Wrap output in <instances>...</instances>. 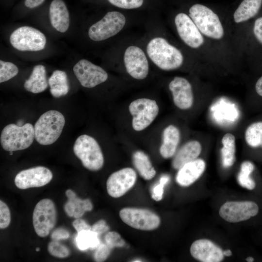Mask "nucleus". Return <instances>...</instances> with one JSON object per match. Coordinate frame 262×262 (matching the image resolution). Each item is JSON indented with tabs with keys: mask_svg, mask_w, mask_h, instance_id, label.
<instances>
[{
	"mask_svg": "<svg viewBox=\"0 0 262 262\" xmlns=\"http://www.w3.org/2000/svg\"><path fill=\"white\" fill-rule=\"evenodd\" d=\"M48 85L45 67L38 65L34 66L29 78L24 82V87L27 91L36 94L45 91Z\"/></svg>",
	"mask_w": 262,
	"mask_h": 262,
	"instance_id": "nucleus-23",
	"label": "nucleus"
},
{
	"mask_svg": "<svg viewBox=\"0 0 262 262\" xmlns=\"http://www.w3.org/2000/svg\"><path fill=\"white\" fill-rule=\"evenodd\" d=\"M126 22V17L122 13L118 11L108 12L100 20L90 27L88 36L95 41L105 40L119 33Z\"/></svg>",
	"mask_w": 262,
	"mask_h": 262,
	"instance_id": "nucleus-6",
	"label": "nucleus"
},
{
	"mask_svg": "<svg viewBox=\"0 0 262 262\" xmlns=\"http://www.w3.org/2000/svg\"><path fill=\"white\" fill-rule=\"evenodd\" d=\"M46 0H24V6L28 9H34L41 6Z\"/></svg>",
	"mask_w": 262,
	"mask_h": 262,
	"instance_id": "nucleus-43",
	"label": "nucleus"
},
{
	"mask_svg": "<svg viewBox=\"0 0 262 262\" xmlns=\"http://www.w3.org/2000/svg\"><path fill=\"white\" fill-rule=\"evenodd\" d=\"M180 133L179 129L174 125H169L163 131L162 143L160 147L161 155L164 159L173 156L180 143Z\"/></svg>",
	"mask_w": 262,
	"mask_h": 262,
	"instance_id": "nucleus-22",
	"label": "nucleus"
},
{
	"mask_svg": "<svg viewBox=\"0 0 262 262\" xmlns=\"http://www.w3.org/2000/svg\"><path fill=\"white\" fill-rule=\"evenodd\" d=\"M72 225L78 233L84 230H91L92 228L83 219L80 218H76Z\"/></svg>",
	"mask_w": 262,
	"mask_h": 262,
	"instance_id": "nucleus-42",
	"label": "nucleus"
},
{
	"mask_svg": "<svg viewBox=\"0 0 262 262\" xmlns=\"http://www.w3.org/2000/svg\"><path fill=\"white\" fill-rule=\"evenodd\" d=\"M202 151L200 143L196 140L186 142L175 154L172 166L179 169L185 164L197 159Z\"/></svg>",
	"mask_w": 262,
	"mask_h": 262,
	"instance_id": "nucleus-21",
	"label": "nucleus"
},
{
	"mask_svg": "<svg viewBox=\"0 0 262 262\" xmlns=\"http://www.w3.org/2000/svg\"><path fill=\"white\" fill-rule=\"evenodd\" d=\"M111 248L106 243L100 244L94 254V259L96 262L104 261L111 253Z\"/></svg>",
	"mask_w": 262,
	"mask_h": 262,
	"instance_id": "nucleus-38",
	"label": "nucleus"
},
{
	"mask_svg": "<svg viewBox=\"0 0 262 262\" xmlns=\"http://www.w3.org/2000/svg\"><path fill=\"white\" fill-rule=\"evenodd\" d=\"M254 167V165L252 162L248 161H244L241 165L240 171L237 176L239 184L250 190L254 189L256 186L254 180L250 177Z\"/></svg>",
	"mask_w": 262,
	"mask_h": 262,
	"instance_id": "nucleus-30",
	"label": "nucleus"
},
{
	"mask_svg": "<svg viewBox=\"0 0 262 262\" xmlns=\"http://www.w3.org/2000/svg\"><path fill=\"white\" fill-rule=\"evenodd\" d=\"M50 92L54 98H60L66 95L69 89V86L66 73L56 70L53 72L48 79Z\"/></svg>",
	"mask_w": 262,
	"mask_h": 262,
	"instance_id": "nucleus-25",
	"label": "nucleus"
},
{
	"mask_svg": "<svg viewBox=\"0 0 262 262\" xmlns=\"http://www.w3.org/2000/svg\"><path fill=\"white\" fill-rule=\"evenodd\" d=\"M175 24L179 35L187 46L196 49L203 44L204 39L201 32L187 15L183 13L177 14Z\"/></svg>",
	"mask_w": 262,
	"mask_h": 262,
	"instance_id": "nucleus-16",
	"label": "nucleus"
},
{
	"mask_svg": "<svg viewBox=\"0 0 262 262\" xmlns=\"http://www.w3.org/2000/svg\"><path fill=\"white\" fill-rule=\"evenodd\" d=\"M262 3V0H243L234 13V21L241 23L253 17L259 12Z\"/></svg>",
	"mask_w": 262,
	"mask_h": 262,
	"instance_id": "nucleus-24",
	"label": "nucleus"
},
{
	"mask_svg": "<svg viewBox=\"0 0 262 262\" xmlns=\"http://www.w3.org/2000/svg\"><path fill=\"white\" fill-rule=\"evenodd\" d=\"M236 139L235 136L230 133L225 134L222 138V147L221 157L222 165L225 168L232 166L235 161L236 151Z\"/></svg>",
	"mask_w": 262,
	"mask_h": 262,
	"instance_id": "nucleus-27",
	"label": "nucleus"
},
{
	"mask_svg": "<svg viewBox=\"0 0 262 262\" xmlns=\"http://www.w3.org/2000/svg\"><path fill=\"white\" fill-rule=\"evenodd\" d=\"M259 210L258 205L253 201H227L220 207L219 213L226 221L237 223L256 216Z\"/></svg>",
	"mask_w": 262,
	"mask_h": 262,
	"instance_id": "nucleus-11",
	"label": "nucleus"
},
{
	"mask_svg": "<svg viewBox=\"0 0 262 262\" xmlns=\"http://www.w3.org/2000/svg\"><path fill=\"white\" fill-rule=\"evenodd\" d=\"M11 222V214L8 206L0 200V229L7 228Z\"/></svg>",
	"mask_w": 262,
	"mask_h": 262,
	"instance_id": "nucleus-37",
	"label": "nucleus"
},
{
	"mask_svg": "<svg viewBox=\"0 0 262 262\" xmlns=\"http://www.w3.org/2000/svg\"><path fill=\"white\" fill-rule=\"evenodd\" d=\"M65 124L63 115L56 110L43 114L34 126V138L42 145H49L59 138Z\"/></svg>",
	"mask_w": 262,
	"mask_h": 262,
	"instance_id": "nucleus-2",
	"label": "nucleus"
},
{
	"mask_svg": "<svg viewBox=\"0 0 262 262\" xmlns=\"http://www.w3.org/2000/svg\"><path fill=\"white\" fill-rule=\"evenodd\" d=\"M245 140L247 145L253 148H262V120L249 124L245 132Z\"/></svg>",
	"mask_w": 262,
	"mask_h": 262,
	"instance_id": "nucleus-28",
	"label": "nucleus"
},
{
	"mask_svg": "<svg viewBox=\"0 0 262 262\" xmlns=\"http://www.w3.org/2000/svg\"><path fill=\"white\" fill-rule=\"evenodd\" d=\"M57 212L54 202L44 198L35 205L33 214V224L36 233L40 237L49 235L56 223Z\"/></svg>",
	"mask_w": 262,
	"mask_h": 262,
	"instance_id": "nucleus-8",
	"label": "nucleus"
},
{
	"mask_svg": "<svg viewBox=\"0 0 262 262\" xmlns=\"http://www.w3.org/2000/svg\"><path fill=\"white\" fill-rule=\"evenodd\" d=\"M169 89L175 106L180 110H187L194 101L192 87L190 82L181 77H175L169 83Z\"/></svg>",
	"mask_w": 262,
	"mask_h": 262,
	"instance_id": "nucleus-17",
	"label": "nucleus"
},
{
	"mask_svg": "<svg viewBox=\"0 0 262 262\" xmlns=\"http://www.w3.org/2000/svg\"><path fill=\"white\" fill-rule=\"evenodd\" d=\"M53 175L48 168L39 166L23 170L17 174L14 182L20 189L44 186L52 180Z\"/></svg>",
	"mask_w": 262,
	"mask_h": 262,
	"instance_id": "nucleus-15",
	"label": "nucleus"
},
{
	"mask_svg": "<svg viewBox=\"0 0 262 262\" xmlns=\"http://www.w3.org/2000/svg\"><path fill=\"white\" fill-rule=\"evenodd\" d=\"M34 139V127L31 123H27L23 126L10 124L2 130L0 141L5 150L14 151L27 148Z\"/></svg>",
	"mask_w": 262,
	"mask_h": 262,
	"instance_id": "nucleus-3",
	"label": "nucleus"
},
{
	"mask_svg": "<svg viewBox=\"0 0 262 262\" xmlns=\"http://www.w3.org/2000/svg\"><path fill=\"white\" fill-rule=\"evenodd\" d=\"M39 250H40V249H39V247H37V248H36V251H39Z\"/></svg>",
	"mask_w": 262,
	"mask_h": 262,
	"instance_id": "nucleus-48",
	"label": "nucleus"
},
{
	"mask_svg": "<svg viewBox=\"0 0 262 262\" xmlns=\"http://www.w3.org/2000/svg\"><path fill=\"white\" fill-rule=\"evenodd\" d=\"M18 72L17 67L13 63L0 61V82L7 81L16 76Z\"/></svg>",
	"mask_w": 262,
	"mask_h": 262,
	"instance_id": "nucleus-32",
	"label": "nucleus"
},
{
	"mask_svg": "<svg viewBox=\"0 0 262 262\" xmlns=\"http://www.w3.org/2000/svg\"><path fill=\"white\" fill-rule=\"evenodd\" d=\"M255 90L257 95L262 98V75L258 78L255 83Z\"/></svg>",
	"mask_w": 262,
	"mask_h": 262,
	"instance_id": "nucleus-45",
	"label": "nucleus"
},
{
	"mask_svg": "<svg viewBox=\"0 0 262 262\" xmlns=\"http://www.w3.org/2000/svg\"><path fill=\"white\" fill-rule=\"evenodd\" d=\"M253 33L257 43L262 47V16L257 18L254 21Z\"/></svg>",
	"mask_w": 262,
	"mask_h": 262,
	"instance_id": "nucleus-39",
	"label": "nucleus"
},
{
	"mask_svg": "<svg viewBox=\"0 0 262 262\" xmlns=\"http://www.w3.org/2000/svg\"><path fill=\"white\" fill-rule=\"evenodd\" d=\"M147 52L152 62L163 70L176 69L183 62L181 52L163 37L151 39L147 46Z\"/></svg>",
	"mask_w": 262,
	"mask_h": 262,
	"instance_id": "nucleus-1",
	"label": "nucleus"
},
{
	"mask_svg": "<svg viewBox=\"0 0 262 262\" xmlns=\"http://www.w3.org/2000/svg\"><path fill=\"white\" fill-rule=\"evenodd\" d=\"M223 254L225 256H230L232 255V252L230 249H227L223 251Z\"/></svg>",
	"mask_w": 262,
	"mask_h": 262,
	"instance_id": "nucleus-46",
	"label": "nucleus"
},
{
	"mask_svg": "<svg viewBox=\"0 0 262 262\" xmlns=\"http://www.w3.org/2000/svg\"><path fill=\"white\" fill-rule=\"evenodd\" d=\"M109 227L106 224L105 220L101 219L96 222L92 226L91 230L98 235L109 230Z\"/></svg>",
	"mask_w": 262,
	"mask_h": 262,
	"instance_id": "nucleus-41",
	"label": "nucleus"
},
{
	"mask_svg": "<svg viewBox=\"0 0 262 262\" xmlns=\"http://www.w3.org/2000/svg\"><path fill=\"white\" fill-rule=\"evenodd\" d=\"M190 251L195 259L202 262H220L224 257L223 251L220 247L205 239L193 242Z\"/></svg>",
	"mask_w": 262,
	"mask_h": 262,
	"instance_id": "nucleus-18",
	"label": "nucleus"
},
{
	"mask_svg": "<svg viewBox=\"0 0 262 262\" xmlns=\"http://www.w3.org/2000/svg\"><path fill=\"white\" fill-rule=\"evenodd\" d=\"M49 14L52 27L60 33H65L69 26V14L63 0H52L49 5Z\"/></svg>",
	"mask_w": 262,
	"mask_h": 262,
	"instance_id": "nucleus-20",
	"label": "nucleus"
},
{
	"mask_svg": "<svg viewBox=\"0 0 262 262\" xmlns=\"http://www.w3.org/2000/svg\"><path fill=\"white\" fill-rule=\"evenodd\" d=\"M98 234L91 230H84L78 232L76 237V243L81 250L97 248L100 244Z\"/></svg>",
	"mask_w": 262,
	"mask_h": 262,
	"instance_id": "nucleus-29",
	"label": "nucleus"
},
{
	"mask_svg": "<svg viewBox=\"0 0 262 262\" xmlns=\"http://www.w3.org/2000/svg\"><path fill=\"white\" fill-rule=\"evenodd\" d=\"M48 250L52 256L60 258H66L70 254L69 249L58 241L50 242L48 246Z\"/></svg>",
	"mask_w": 262,
	"mask_h": 262,
	"instance_id": "nucleus-33",
	"label": "nucleus"
},
{
	"mask_svg": "<svg viewBox=\"0 0 262 262\" xmlns=\"http://www.w3.org/2000/svg\"><path fill=\"white\" fill-rule=\"evenodd\" d=\"M111 4L123 9H132L139 8L144 0H107Z\"/></svg>",
	"mask_w": 262,
	"mask_h": 262,
	"instance_id": "nucleus-36",
	"label": "nucleus"
},
{
	"mask_svg": "<svg viewBox=\"0 0 262 262\" xmlns=\"http://www.w3.org/2000/svg\"><path fill=\"white\" fill-rule=\"evenodd\" d=\"M205 168L206 163L202 159H196L189 162L178 169L176 182L181 186H188L199 178Z\"/></svg>",
	"mask_w": 262,
	"mask_h": 262,
	"instance_id": "nucleus-19",
	"label": "nucleus"
},
{
	"mask_svg": "<svg viewBox=\"0 0 262 262\" xmlns=\"http://www.w3.org/2000/svg\"><path fill=\"white\" fill-rule=\"evenodd\" d=\"M50 237L52 240L55 241L66 239L69 237V233L64 228H58L52 231Z\"/></svg>",
	"mask_w": 262,
	"mask_h": 262,
	"instance_id": "nucleus-40",
	"label": "nucleus"
},
{
	"mask_svg": "<svg viewBox=\"0 0 262 262\" xmlns=\"http://www.w3.org/2000/svg\"><path fill=\"white\" fill-rule=\"evenodd\" d=\"M170 178L167 175L162 176L159 180V183L153 187L151 191V197L155 201H160L163 196L164 187L169 181Z\"/></svg>",
	"mask_w": 262,
	"mask_h": 262,
	"instance_id": "nucleus-34",
	"label": "nucleus"
},
{
	"mask_svg": "<svg viewBox=\"0 0 262 262\" xmlns=\"http://www.w3.org/2000/svg\"><path fill=\"white\" fill-rule=\"evenodd\" d=\"M129 111L132 115L131 125L137 131L147 128L157 116L159 108L155 100L140 98L132 101L129 106Z\"/></svg>",
	"mask_w": 262,
	"mask_h": 262,
	"instance_id": "nucleus-7",
	"label": "nucleus"
},
{
	"mask_svg": "<svg viewBox=\"0 0 262 262\" xmlns=\"http://www.w3.org/2000/svg\"><path fill=\"white\" fill-rule=\"evenodd\" d=\"M246 260L248 262H252L254 259L252 257H248L246 258Z\"/></svg>",
	"mask_w": 262,
	"mask_h": 262,
	"instance_id": "nucleus-47",
	"label": "nucleus"
},
{
	"mask_svg": "<svg viewBox=\"0 0 262 262\" xmlns=\"http://www.w3.org/2000/svg\"><path fill=\"white\" fill-rule=\"evenodd\" d=\"M132 161L135 168L144 179L150 180L154 177L156 171L149 157L143 151H135L132 155Z\"/></svg>",
	"mask_w": 262,
	"mask_h": 262,
	"instance_id": "nucleus-26",
	"label": "nucleus"
},
{
	"mask_svg": "<svg viewBox=\"0 0 262 262\" xmlns=\"http://www.w3.org/2000/svg\"><path fill=\"white\" fill-rule=\"evenodd\" d=\"M10 42L18 50L36 51L45 48L46 38L42 32L34 28L22 26L12 33Z\"/></svg>",
	"mask_w": 262,
	"mask_h": 262,
	"instance_id": "nucleus-9",
	"label": "nucleus"
},
{
	"mask_svg": "<svg viewBox=\"0 0 262 262\" xmlns=\"http://www.w3.org/2000/svg\"><path fill=\"white\" fill-rule=\"evenodd\" d=\"M121 220L129 226L142 230H152L160 225L161 220L158 215L145 209L125 208L119 212Z\"/></svg>",
	"mask_w": 262,
	"mask_h": 262,
	"instance_id": "nucleus-10",
	"label": "nucleus"
},
{
	"mask_svg": "<svg viewBox=\"0 0 262 262\" xmlns=\"http://www.w3.org/2000/svg\"><path fill=\"white\" fill-rule=\"evenodd\" d=\"M9 152H10V155H12L13 154V151H9Z\"/></svg>",
	"mask_w": 262,
	"mask_h": 262,
	"instance_id": "nucleus-49",
	"label": "nucleus"
},
{
	"mask_svg": "<svg viewBox=\"0 0 262 262\" xmlns=\"http://www.w3.org/2000/svg\"><path fill=\"white\" fill-rule=\"evenodd\" d=\"M66 195L68 199L73 201L75 204L76 208L73 215L74 218H80L84 214L85 212L90 211L92 210L93 205L89 199H82L80 198L70 189H68L66 191Z\"/></svg>",
	"mask_w": 262,
	"mask_h": 262,
	"instance_id": "nucleus-31",
	"label": "nucleus"
},
{
	"mask_svg": "<svg viewBox=\"0 0 262 262\" xmlns=\"http://www.w3.org/2000/svg\"><path fill=\"white\" fill-rule=\"evenodd\" d=\"M73 70L81 84L86 88L94 87L108 78L107 73L102 67L85 59L78 62Z\"/></svg>",
	"mask_w": 262,
	"mask_h": 262,
	"instance_id": "nucleus-12",
	"label": "nucleus"
},
{
	"mask_svg": "<svg viewBox=\"0 0 262 262\" xmlns=\"http://www.w3.org/2000/svg\"><path fill=\"white\" fill-rule=\"evenodd\" d=\"M75 204L74 202L69 199L65 204L64 210L66 213L69 217H73L75 210Z\"/></svg>",
	"mask_w": 262,
	"mask_h": 262,
	"instance_id": "nucleus-44",
	"label": "nucleus"
},
{
	"mask_svg": "<svg viewBox=\"0 0 262 262\" xmlns=\"http://www.w3.org/2000/svg\"><path fill=\"white\" fill-rule=\"evenodd\" d=\"M124 63L128 73L136 80H144L149 72V64L143 50L136 46H130L125 50Z\"/></svg>",
	"mask_w": 262,
	"mask_h": 262,
	"instance_id": "nucleus-13",
	"label": "nucleus"
},
{
	"mask_svg": "<svg viewBox=\"0 0 262 262\" xmlns=\"http://www.w3.org/2000/svg\"><path fill=\"white\" fill-rule=\"evenodd\" d=\"M189 16L199 31L205 36L220 39L224 35V29L218 16L211 9L200 4L192 6Z\"/></svg>",
	"mask_w": 262,
	"mask_h": 262,
	"instance_id": "nucleus-5",
	"label": "nucleus"
},
{
	"mask_svg": "<svg viewBox=\"0 0 262 262\" xmlns=\"http://www.w3.org/2000/svg\"><path fill=\"white\" fill-rule=\"evenodd\" d=\"M133 262H141V261H139V260H137V261L134 260V261H133Z\"/></svg>",
	"mask_w": 262,
	"mask_h": 262,
	"instance_id": "nucleus-50",
	"label": "nucleus"
},
{
	"mask_svg": "<svg viewBox=\"0 0 262 262\" xmlns=\"http://www.w3.org/2000/svg\"><path fill=\"white\" fill-rule=\"evenodd\" d=\"M75 155L83 166L91 171L100 169L104 164V157L97 140L87 134H82L76 140L73 146Z\"/></svg>",
	"mask_w": 262,
	"mask_h": 262,
	"instance_id": "nucleus-4",
	"label": "nucleus"
},
{
	"mask_svg": "<svg viewBox=\"0 0 262 262\" xmlns=\"http://www.w3.org/2000/svg\"><path fill=\"white\" fill-rule=\"evenodd\" d=\"M136 179V172L130 167H125L113 173L106 182L108 194L114 198L122 196L133 186Z\"/></svg>",
	"mask_w": 262,
	"mask_h": 262,
	"instance_id": "nucleus-14",
	"label": "nucleus"
},
{
	"mask_svg": "<svg viewBox=\"0 0 262 262\" xmlns=\"http://www.w3.org/2000/svg\"><path fill=\"white\" fill-rule=\"evenodd\" d=\"M104 239L105 243L112 249L114 247H121L125 245V242L120 235L115 231L108 232Z\"/></svg>",
	"mask_w": 262,
	"mask_h": 262,
	"instance_id": "nucleus-35",
	"label": "nucleus"
}]
</instances>
